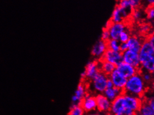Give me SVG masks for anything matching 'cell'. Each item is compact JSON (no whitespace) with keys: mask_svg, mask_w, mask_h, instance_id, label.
<instances>
[{"mask_svg":"<svg viewBox=\"0 0 154 115\" xmlns=\"http://www.w3.org/2000/svg\"><path fill=\"white\" fill-rule=\"evenodd\" d=\"M141 68L146 72L152 73L154 71V45L143 41L138 53Z\"/></svg>","mask_w":154,"mask_h":115,"instance_id":"1","label":"cell"},{"mask_svg":"<svg viewBox=\"0 0 154 115\" xmlns=\"http://www.w3.org/2000/svg\"><path fill=\"white\" fill-rule=\"evenodd\" d=\"M146 90V83L142 79L140 71L137 74L127 79L123 92L141 99Z\"/></svg>","mask_w":154,"mask_h":115,"instance_id":"2","label":"cell"},{"mask_svg":"<svg viewBox=\"0 0 154 115\" xmlns=\"http://www.w3.org/2000/svg\"><path fill=\"white\" fill-rule=\"evenodd\" d=\"M108 76L99 72L91 81L94 90L99 94L103 93L106 88Z\"/></svg>","mask_w":154,"mask_h":115,"instance_id":"3","label":"cell"},{"mask_svg":"<svg viewBox=\"0 0 154 115\" xmlns=\"http://www.w3.org/2000/svg\"><path fill=\"white\" fill-rule=\"evenodd\" d=\"M108 29L110 39L118 40L120 34L126 30V25L125 22L114 23L111 21H108L106 24V28Z\"/></svg>","mask_w":154,"mask_h":115,"instance_id":"4","label":"cell"},{"mask_svg":"<svg viewBox=\"0 0 154 115\" xmlns=\"http://www.w3.org/2000/svg\"><path fill=\"white\" fill-rule=\"evenodd\" d=\"M131 13V12L117 5L112 13L110 21L114 23L124 22L126 19L130 16Z\"/></svg>","mask_w":154,"mask_h":115,"instance_id":"5","label":"cell"},{"mask_svg":"<svg viewBox=\"0 0 154 115\" xmlns=\"http://www.w3.org/2000/svg\"><path fill=\"white\" fill-rule=\"evenodd\" d=\"M123 62L133 66L138 69H141V65L138 53H134L129 50L122 53Z\"/></svg>","mask_w":154,"mask_h":115,"instance_id":"6","label":"cell"},{"mask_svg":"<svg viewBox=\"0 0 154 115\" xmlns=\"http://www.w3.org/2000/svg\"><path fill=\"white\" fill-rule=\"evenodd\" d=\"M100 60L109 62L117 66L123 62L122 53L120 52H114L107 49Z\"/></svg>","mask_w":154,"mask_h":115,"instance_id":"7","label":"cell"},{"mask_svg":"<svg viewBox=\"0 0 154 115\" xmlns=\"http://www.w3.org/2000/svg\"><path fill=\"white\" fill-rule=\"evenodd\" d=\"M80 105L86 114L96 111L97 110V105L95 96L87 94L81 101Z\"/></svg>","mask_w":154,"mask_h":115,"instance_id":"8","label":"cell"},{"mask_svg":"<svg viewBox=\"0 0 154 115\" xmlns=\"http://www.w3.org/2000/svg\"><path fill=\"white\" fill-rule=\"evenodd\" d=\"M116 69L126 79L132 77L141 71L140 69L136 68L133 66H131L124 62H122L117 66Z\"/></svg>","mask_w":154,"mask_h":115,"instance_id":"9","label":"cell"},{"mask_svg":"<svg viewBox=\"0 0 154 115\" xmlns=\"http://www.w3.org/2000/svg\"><path fill=\"white\" fill-rule=\"evenodd\" d=\"M126 107L134 112H137L139 110L142 103V99L132 95H128L124 93Z\"/></svg>","mask_w":154,"mask_h":115,"instance_id":"10","label":"cell"},{"mask_svg":"<svg viewBox=\"0 0 154 115\" xmlns=\"http://www.w3.org/2000/svg\"><path fill=\"white\" fill-rule=\"evenodd\" d=\"M108 77L113 83L114 87L124 90L127 79L124 77L116 69L110 74Z\"/></svg>","mask_w":154,"mask_h":115,"instance_id":"11","label":"cell"},{"mask_svg":"<svg viewBox=\"0 0 154 115\" xmlns=\"http://www.w3.org/2000/svg\"><path fill=\"white\" fill-rule=\"evenodd\" d=\"M97 110L99 112L105 114L110 112L111 102L106 98L103 93L98 94L95 96Z\"/></svg>","mask_w":154,"mask_h":115,"instance_id":"12","label":"cell"},{"mask_svg":"<svg viewBox=\"0 0 154 115\" xmlns=\"http://www.w3.org/2000/svg\"><path fill=\"white\" fill-rule=\"evenodd\" d=\"M126 108L127 107L123 93L112 102L110 112L114 115H117Z\"/></svg>","mask_w":154,"mask_h":115,"instance_id":"13","label":"cell"},{"mask_svg":"<svg viewBox=\"0 0 154 115\" xmlns=\"http://www.w3.org/2000/svg\"><path fill=\"white\" fill-rule=\"evenodd\" d=\"M107 49L108 48L106 42L100 40L97 41L93 46L91 49V54L94 57L100 60Z\"/></svg>","mask_w":154,"mask_h":115,"instance_id":"14","label":"cell"},{"mask_svg":"<svg viewBox=\"0 0 154 115\" xmlns=\"http://www.w3.org/2000/svg\"><path fill=\"white\" fill-rule=\"evenodd\" d=\"M141 39L136 36H131L128 41L126 43L128 45V48L130 51L138 53L141 48L142 43Z\"/></svg>","mask_w":154,"mask_h":115,"instance_id":"15","label":"cell"},{"mask_svg":"<svg viewBox=\"0 0 154 115\" xmlns=\"http://www.w3.org/2000/svg\"><path fill=\"white\" fill-rule=\"evenodd\" d=\"M85 73L86 78L91 80L100 72L98 62H89L85 67Z\"/></svg>","mask_w":154,"mask_h":115,"instance_id":"16","label":"cell"},{"mask_svg":"<svg viewBox=\"0 0 154 115\" xmlns=\"http://www.w3.org/2000/svg\"><path fill=\"white\" fill-rule=\"evenodd\" d=\"M98 62L100 72L109 76L116 69V66L109 62L99 60Z\"/></svg>","mask_w":154,"mask_h":115,"instance_id":"17","label":"cell"},{"mask_svg":"<svg viewBox=\"0 0 154 115\" xmlns=\"http://www.w3.org/2000/svg\"><path fill=\"white\" fill-rule=\"evenodd\" d=\"M123 93V90L114 87L110 88H106L103 94L112 102L115 99L117 98L120 95H122Z\"/></svg>","mask_w":154,"mask_h":115,"instance_id":"18","label":"cell"},{"mask_svg":"<svg viewBox=\"0 0 154 115\" xmlns=\"http://www.w3.org/2000/svg\"><path fill=\"white\" fill-rule=\"evenodd\" d=\"M87 91L86 87L85 84L83 83H80L77 86V89L75 92L74 96L78 99V100L81 103V101L86 96Z\"/></svg>","mask_w":154,"mask_h":115,"instance_id":"19","label":"cell"},{"mask_svg":"<svg viewBox=\"0 0 154 115\" xmlns=\"http://www.w3.org/2000/svg\"><path fill=\"white\" fill-rule=\"evenodd\" d=\"M136 115H154V110L150 107L146 101H142V105Z\"/></svg>","mask_w":154,"mask_h":115,"instance_id":"20","label":"cell"},{"mask_svg":"<svg viewBox=\"0 0 154 115\" xmlns=\"http://www.w3.org/2000/svg\"><path fill=\"white\" fill-rule=\"evenodd\" d=\"M85 111L80 105H72L68 115H85Z\"/></svg>","mask_w":154,"mask_h":115,"instance_id":"21","label":"cell"},{"mask_svg":"<svg viewBox=\"0 0 154 115\" xmlns=\"http://www.w3.org/2000/svg\"><path fill=\"white\" fill-rule=\"evenodd\" d=\"M108 49L112 50L114 52H119L120 43L118 40L110 39L106 42Z\"/></svg>","mask_w":154,"mask_h":115,"instance_id":"22","label":"cell"},{"mask_svg":"<svg viewBox=\"0 0 154 115\" xmlns=\"http://www.w3.org/2000/svg\"><path fill=\"white\" fill-rule=\"evenodd\" d=\"M130 37H131V34H130V31L128 29H126L120 34L118 40L119 41L120 43H126L130 39Z\"/></svg>","mask_w":154,"mask_h":115,"instance_id":"23","label":"cell"},{"mask_svg":"<svg viewBox=\"0 0 154 115\" xmlns=\"http://www.w3.org/2000/svg\"><path fill=\"white\" fill-rule=\"evenodd\" d=\"M117 5H118L120 7L124 8L125 10H127L131 12V13L134 10L132 8V7H131L130 0H122V1H120Z\"/></svg>","mask_w":154,"mask_h":115,"instance_id":"24","label":"cell"},{"mask_svg":"<svg viewBox=\"0 0 154 115\" xmlns=\"http://www.w3.org/2000/svg\"><path fill=\"white\" fill-rule=\"evenodd\" d=\"M131 15H132L134 20L138 21L141 20L143 17V13L140 10L137 8V9H134L132 11Z\"/></svg>","mask_w":154,"mask_h":115,"instance_id":"25","label":"cell"},{"mask_svg":"<svg viewBox=\"0 0 154 115\" xmlns=\"http://www.w3.org/2000/svg\"><path fill=\"white\" fill-rule=\"evenodd\" d=\"M110 39V34L108 29H106V28H104L103 30L102 33H101L100 40L105 41V42H107V41H109Z\"/></svg>","mask_w":154,"mask_h":115,"instance_id":"26","label":"cell"},{"mask_svg":"<svg viewBox=\"0 0 154 115\" xmlns=\"http://www.w3.org/2000/svg\"><path fill=\"white\" fill-rule=\"evenodd\" d=\"M147 17L150 20H153L154 18V8L153 6H150L146 10Z\"/></svg>","mask_w":154,"mask_h":115,"instance_id":"27","label":"cell"},{"mask_svg":"<svg viewBox=\"0 0 154 115\" xmlns=\"http://www.w3.org/2000/svg\"><path fill=\"white\" fill-rule=\"evenodd\" d=\"M152 73H150L149 72H146L143 73H141V75H142V79L144 81V82L146 83H149L151 82L152 79Z\"/></svg>","mask_w":154,"mask_h":115,"instance_id":"28","label":"cell"},{"mask_svg":"<svg viewBox=\"0 0 154 115\" xmlns=\"http://www.w3.org/2000/svg\"><path fill=\"white\" fill-rule=\"evenodd\" d=\"M150 30V25L147 24H143L140 26V31L141 33L146 34Z\"/></svg>","mask_w":154,"mask_h":115,"instance_id":"29","label":"cell"},{"mask_svg":"<svg viewBox=\"0 0 154 115\" xmlns=\"http://www.w3.org/2000/svg\"><path fill=\"white\" fill-rule=\"evenodd\" d=\"M117 115H136V112L131 110L128 108H126Z\"/></svg>","mask_w":154,"mask_h":115,"instance_id":"30","label":"cell"},{"mask_svg":"<svg viewBox=\"0 0 154 115\" xmlns=\"http://www.w3.org/2000/svg\"><path fill=\"white\" fill-rule=\"evenodd\" d=\"M131 7L133 10L137 9L141 4V1L139 0H130Z\"/></svg>","mask_w":154,"mask_h":115,"instance_id":"31","label":"cell"},{"mask_svg":"<svg viewBox=\"0 0 154 115\" xmlns=\"http://www.w3.org/2000/svg\"><path fill=\"white\" fill-rule=\"evenodd\" d=\"M128 50V45L127 43H120V46H119V52L121 53H123L125 52Z\"/></svg>","mask_w":154,"mask_h":115,"instance_id":"32","label":"cell"},{"mask_svg":"<svg viewBox=\"0 0 154 115\" xmlns=\"http://www.w3.org/2000/svg\"><path fill=\"white\" fill-rule=\"evenodd\" d=\"M147 41H148L150 44L152 45H154V35L151 34L150 35L149 37H147V39L146 40Z\"/></svg>","mask_w":154,"mask_h":115,"instance_id":"33","label":"cell"},{"mask_svg":"<svg viewBox=\"0 0 154 115\" xmlns=\"http://www.w3.org/2000/svg\"><path fill=\"white\" fill-rule=\"evenodd\" d=\"M106 86V88H110L114 87L113 84V83L111 81V80L109 78H108V79L107 81Z\"/></svg>","mask_w":154,"mask_h":115,"instance_id":"34","label":"cell"},{"mask_svg":"<svg viewBox=\"0 0 154 115\" xmlns=\"http://www.w3.org/2000/svg\"><path fill=\"white\" fill-rule=\"evenodd\" d=\"M85 115H102L100 112H90V113H87L85 114Z\"/></svg>","mask_w":154,"mask_h":115,"instance_id":"35","label":"cell"},{"mask_svg":"<svg viewBox=\"0 0 154 115\" xmlns=\"http://www.w3.org/2000/svg\"><path fill=\"white\" fill-rule=\"evenodd\" d=\"M80 75H81V78L82 79H84L86 78V75L85 70H84V71H83V72L81 73V74H80Z\"/></svg>","mask_w":154,"mask_h":115,"instance_id":"36","label":"cell"},{"mask_svg":"<svg viewBox=\"0 0 154 115\" xmlns=\"http://www.w3.org/2000/svg\"><path fill=\"white\" fill-rule=\"evenodd\" d=\"M147 2H149L150 6H152V4H154V1L153 0H149V1H147Z\"/></svg>","mask_w":154,"mask_h":115,"instance_id":"37","label":"cell"},{"mask_svg":"<svg viewBox=\"0 0 154 115\" xmlns=\"http://www.w3.org/2000/svg\"><path fill=\"white\" fill-rule=\"evenodd\" d=\"M104 115H114V114H112L111 112H108V113H106V114H104Z\"/></svg>","mask_w":154,"mask_h":115,"instance_id":"38","label":"cell"}]
</instances>
